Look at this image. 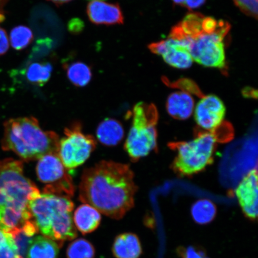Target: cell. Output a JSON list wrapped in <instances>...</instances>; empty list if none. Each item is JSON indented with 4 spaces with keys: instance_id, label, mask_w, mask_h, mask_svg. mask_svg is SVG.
I'll use <instances>...</instances> for the list:
<instances>
[{
    "instance_id": "74e56055",
    "label": "cell",
    "mask_w": 258,
    "mask_h": 258,
    "mask_svg": "<svg viewBox=\"0 0 258 258\" xmlns=\"http://www.w3.org/2000/svg\"><path fill=\"white\" fill-rule=\"evenodd\" d=\"M92 1H93V0H92ZM100 1H101V0H100Z\"/></svg>"
},
{
    "instance_id": "277c9868",
    "label": "cell",
    "mask_w": 258,
    "mask_h": 258,
    "mask_svg": "<svg viewBox=\"0 0 258 258\" xmlns=\"http://www.w3.org/2000/svg\"><path fill=\"white\" fill-rule=\"evenodd\" d=\"M73 209L70 198L51 194L40 193L28 203L32 220L38 231L61 244L77 236Z\"/></svg>"
},
{
    "instance_id": "5bb4252c",
    "label": "cell",
    "mask_w": 258,
    "mask_h": 258,
    "mask_svg": "<svg viewBox=\"0 0 258 258\" xmlns=\"http://www.w3.org/2000/svg\"><path fill=\"white\" fill-rule=\"evenodd\" d=\"M101 216L97 210L88 204L80 205L74 212L73 221L77 230L85 235L92 233L101 223Z\"/></svg>"
},
{
    "instance_id": "9a60e30c",
    "label": "cell",
    "mask_w": 258,
    "mask_h": 258,
    "mask_svg": "<svg viewBox=\"0 0 258 258\" xmlns=\"http://www.w3.org/2000/svg\"><path fill=\"white\" fill-rule=\"evenodd\" d=\"M142 252L141 242L136 234L124 233L115 238L112 253L116 258H139Z\"/></svg>"
},
{
    "instance_id": "d590c367",
    "label": "cell",
    "mask_w": 258,
    "mask_h": 258,
    "mask_svg": "<svg viewBox=\"0 0 258 258\" xmlns=\"http://www.w3.org/2000/svg\"><path fill=\"white\" fill-rule=\"evenodd\" d=\"M47 1L52 2L54 5H56V6H60L63 4H66V3L72 2V0H47Z\"/></svg>"
},
{
    "instance_id": "8992f818",
    "label": "cell",
    "mask_w": 258,
    "mask_h": 258,
    "mask_svg": "<svg viewBox=\"0 0 258 258\" xmlns=\"http://www.w3.org/2000/svg\"><path fill=\"white\" fill-rule=\"evenodd\" d=\"M158 118V111L153 104L140 102L134 106L132 126L124 145L125 150L134 161L157 149Z\"/></svg>"
},
{
    "instance_id": "d6986e66",
    "label": "cell",
    "mask_w": 258,
    "mask_h": 258,
    "mask_svg": "<svg viewBox=\"0 0 258 258\" xmlns=\"http://www.w3.org/2000/svg\"><path fill=\"white\" fill-rule=\"evenodd\" d=\"M62 246L49 238L35 237L29 247L27 258H57Z\"/></svg>"
},
{
    "instance_id": "6da1fadb",
    "label": "cell",
    "mask_w": 258,
    "mask_h": 258,
    "mask_svg": "<svg viewBox=\"0 0 258 258\" xmlns=\"http://www.w3.org/2000/svg\"><path fill=\"white\" fill-rule=\"evenodd\" d=\"M137 191L129 166L101 161L83 171L79 199L107 217L120 219L134 207Z\"/></svg>"
},
{
    "instance_id": "30bf717a",
    "label": "cell",
    "mask_w": 258,
    "mask_h": 258,
    "mask_svg": "<svg viewBox=\"0 0 258 258\" xmlns=\"http://www.w3.org/2000/svg\"><path fill=\"white\" fill-rule=\"evenodd\" d=\"M225 111L224 103L218 97L204 96L195 108L196 123L201 131L215 132L224 123Z\"/></svg>"
},
{
    "instance_id": "4fadbf2b",
    "label": "cell",
    "mask_w": 258,
    "mask_h": 258,
    "mask_svg": "<svg viewBox=\"0 0 258 258\" xmlns=\"http://www.w3.org/2000/svg\"><path fill=\"white\" fill-rule=\"evenodd\" d=\"M166 107L169 114L174 118L186 120L192 114L195 101L188 93L174 92L168 97Z\"/></svg>"
},
{
    "instance_id": "484cf974",
    "label": "cell",
    "mask_w": 258,
    "mask_h": 258,
    "mask_svg": "<svg viewBox=\"0 0 258 258\" xmlns=\"http://www.w3.org/2000/svg\"><path fill=\"white\" fill-rule=\"evenodd\" d=\"M163 81L166 85L172 87L173 88L180 89L182 90V92H185L188 93H192L194 95L201 97L204 96L203 93L202 92L201 89H199L198 85L195 82L188 79H180L173 83L170 82V81L163 77Z\"/></svg>"
},
{
    "instance_id": "7402d4cb",
    "label": "cell",
    "mask_w": 258,
    "mask_h": 258,
    "mask_svg": "<svg viewBox=\"0 0 258 258\" xmlns=\"http://www.w3.org/2000/svg\"><path fill=\"white\" fill-rule=\"evenodd\" d=\"M67 74L68 79L77 87L88 85L92 77L91 68L82 62H75L67 66Z\"/></svg>"
},
{
    "instance_id": "d4e9b609",
    "label": "cell",
    "mask_w": 258,
    "mask_h": 258,
    "mask_svg": "<svg viewBox=\"0 0 258 258\" xmlns=\"http://www.w3.org/2000/svg\"><path fill=\"white\" fill-rule=\"evenodd\" d=\"M10 38L13 48L21 50L27 48L32 43L34 35L30 28L20 25L13 29Z\"/></svg>"
},
{
    "instance_id": "4316f807",
    "label": "cell",
    "mask_w": 258,
    "mask_h": 258,
    "mask_svg": "<svg viewBox=\"0 0 258 258\" xmlns=\"http://www.w3.org/2000/svg\"><path fill=\"white\" fill-rule=\"evenodd\" d=\"M234 2L245 15L257 19V0H234Z\"/></svg>"
},
{
    "instance_id": "5b68a950",
    "label": "cell",
    "mask_w": 258,
    "mask_h": 258,
    "mask_svg": "<svg viewBox=\"0 0 258 258\" xmlns=\"http://www.w3.org/2000/svg\"><path fill=\"white\" fill-rule=\"evenodd\" d=\"M221 139L217 131H200L191 141L171 144L170 148L176 153L172 164L173 170L180 176H190L205 170L213 162Z\"/></svg>"
},
{
    "instance_id": "7a4b0ae2",
    "label": "cell",
    "mask_w": 258,
    "mask_h": 258,
    "mask_svg": "<svg viewBox=\"0 0 258 258\" xmlns=\"http://www.w3.org/2000/svg\"><path fill=\"white\" fill-rule=\"evenodd\" d=\"M40 193L25 176L21 161L0 160V230L9 233L30 220L29 202Z\"/></svg>"
},
{
    "instance_id": "603a6c76",
    "label": "cell",
    "mask_w": 258,
    "mask_h": 258,
    "mask_svg": "<svg viewBox=\"0 0 258 258\" xmlns=\"http://www.w3.org/2000/svg\"><path fill=\"white\" fill-rule=\"evenodd\" d=\"M204 18L205 16L200 13H191L179 25L186 37L195 39L203 34L202 24Z\"/></svg>"
},
{
    "instance_id": "d6a6232c",
    "label": "cell",
    "mask_w": 258,
    "mask_h": 258,
    "mask_svg": "<svg viewBox=\"0 0 258 258\" xmlns=\"http://www.w3.org/2000/svg\"><path fill=\"white\" fill-rule=\"evenodd\" d=\"M243 95L247 98H256L257 96V92L256 90L247 87L243 90Z\"/></svg>"
},
{
    "instance_id": "ffe728a7",
    "label": "cell",
    "mask_w": 258,
    "mask_h": 258,
    "mask_svg": "<svg viewBox=\"0 0 258 258\" xmlns=\"http://www.w3.org/2000/svg\"><path fill=\"white\" fill-rule=\"evenodd\" d=\"M53 67L49 62H35L29 66L25 71V76L32 85L43 86L51 77Z\"/></svg>"
},
{
    "instance_id": "f1b7e54d",
    "label": "cell",
    "mask_w": 258,
    "mask_h": 258,
    "mask_svg": "<svg viewBox=\"0 0 258 258\" xmlns=\"http://www.w3.org/2000/svg\"><path fill=\"white\" fill-rule=\"evenodd\" d=\"M178 253L182 258H208L201 250L193 247L181 248L179 249Z\"/></svg>"
},
{
    "instance_id": "3957f363",
    "label": "cell",
    "mask_w": 258,
    "mask_h": 258,
    "mask_svg": "<svg viewBox=\"0 0 258 258\" xmlns=\"http://www.w3.org/2000/svg\"><path fill=\"white\" fill-rule=\"evenodd\" d=\"M59 137L45 131L33 117L11 119L5 122L2 141L3 150L12 151L22 160H38L47 154H57Z\"/></svg>"
},
{
    "instance_id": "8fae6325",
    "label": "cell",
    "mask_w": 258,
    "mask_h": 258,
    "mask_svg": "<svg viewBox=\"0 0 258 258\" xmlns=\"http://www.w3.org/2000/svg\"><path fill=\"white\" fill-rule=\"evenodd\" d=\"M257 171L253 169L244 177L235 189L242 211L251 221L256 220L257 217Z\"/></svg>"
},
{
    "instance_id": "44dd1931",
    "label": "cell",
    "mask_w": 258,
    "mask_h": 258,
    "mask_svg": "<svg viewBox=\"0 0 258 258\" xmlns=\"http://www.w3.org/2000/svg\"><path fill=\"white\" fill-rule=\"evenodd\" d=\"M217 215V208L214 203L208 199L200 200L191 208L194 221L200 225H206L214 220Z\"/></svg>"
},
{
    "instance_id": "9c48e42d",
    "label": "cell",
    "mask_w": 258,
    "mask_h": 258,
    "mask_svg": "<svg viewBox=\"0 0 258 258\" xmlns=\"http://www.w3.org/2000/svg\"><path fill=\"white\" fill-rule=\"evenodd\" d=\"M38 180L44 184L43 193L71 198L75 192L72 176L68 172L57 154H49L38 160Z\"/></svg>"
},
{
    "instance_id": "52a82bcc",
    "label": "cell",
    "mask_w": 258,
    "mask_h": 258,
    "mask_svg": "<svg viewBox=\"0 0 258 258\" xmlns=\"http://www.w3.org/2000/svg\"><path fill=\"white\" fill-rule=\"evenodd\" d=\"M230 25L219 20L217 31L211 34H202L193 39L188 50L194 60L206 67H226L224 40L229 34Z\"/></svg>"
},
{
    "instance_id": "ac0fdd59",
    "label": "cell",
    "mask_w": 258,
    "mask_h": 258,
    "mask_svg": "<svg viewBox=\"0 0 258 258\" xmlns=\"http://www.w3.org/2000/svg\"><path fill=\"white\" fill-rule=\"evenodd\" d=\"M169 44L162 56L169 66L179 69H188L192 63L189 51L179 42L168 38Z\"/></svg>"
},
{
    "instance_id": "8d00e7d4",
    "label": "cell",
    "mask_w": 258,
    "mask_h": 258,
    "mask_svg": "<svg viewBox=\"0 0 258 258\" xmlns=\"http://www.w3.org/2000/svg\"><path fill=\"white\" fill-rule=\"evenodd\" d=\"M174 4L183 6L185 5L186 0H172Z\"/></svg>"
},
{
    "instance_id": "7c38bea8",
    "label": "cell",
    "mask_w": 258,
    "mask_h": 258,
    "mask_svg": "<svg viewBox=\"0 0 258 258\" xmlns=\"http://www.w3.org/2000/svg\"><path fill=\"white\" fill-rule=\"evenodd\" d=\"M89 20L96 25H112L122 24L124 17L118 4L93 0L87 7Z\"/></svg>"
},
{
    "instance_id": "f546056e",
    "label": "cell",
    "mask_w": 258,
    "mask_h": 258,
    "mask_svg": "<svg viewBox=\"0 0 258 258\" xmlns=\"http://www.w3.org/2000/svg\"><path fill=\"white\" fill-rule=\"evenodd\" d=\"M85 27L83 22L78 18L73 19L69 22L68 28L72 34H79L82 32Z\"/></svg>"
},
{
    "instance_id": "cb8c5ba5",
    "label": "cell",
    "mask_w": 258,
    "mask_h": 258,
    "mask_svg": "<svg viewBox=\"0 0 258 258\" xmlns=\"http://www.w3.org/2000/svg\"><path fill=\"white\" fill-rule=\"evenodd\" d=\"M67 255V258H95V250L89 241L79 238L69 245Z\"/></svg>"
},
{
    "instance_id": "4dcf8cb0",
    "label": "cell",
    "mask_w": 258,
    "mask_h": 258,
    "mask_svg": "<svg viewBox=\"0 0 258 258\" xmlns=\"http://www.w3.org/2000/svg\"><path fill=\"white\" fill-rule=\"evenodd\" d=\"M9 44L7 33L0 28V55L7 52L9 49Z\"/></svg>"
},
{
    "instance_id": "e575fe53",
    "label": "cell",
    "mask_w": 258,
    "mask_h": 258,
    "mask_svg": "<svg viewBox=\"0 0 258 258\" xmlns=\"http://www.w3.org/2000/svg\"><path fill=\"white\" fill-rule=\"evenodd\" d=\"M8 0H0V23L5 20V16L3 13V6H5Z\"/></svg>"
},
{
    "instance_id": "836d02e7",
    "label": "cell",
    "mask_w": 258,
    "mask_h": 258,
    "mask_svg": "<svg viewBox=\"0 0 258 258\" xmlns=\"http://www.w3.org/2000/svg\"><path fill=\"white\" fill-rule=\"evenodd\" d=\"M10 238V234L5 231L0 230V246L6 243Z\"/></svg>"
},
{
    "instance_id": "83f0119b",
    "label": "cell",
    "mask_w": 258,
    "mask_h": 258,
    "mask_svg": "<svg viewBox=\"0 0 258 258\" xmlns=\"http://www.w3.org/2000/svg\"><path fill=\"white\" fill-rule=\"evenodd\" d=\"M0 258H21L18 255L11 235L9 240L0 246Z\"/></svg>"
},
{
    "instance_id": "2e32d148",
    "label": "cell",
    "mask_w": 258,
    "mask_h": 258,
    "mask_svg": "<svg viewBox=\"0 0 258 258\" xmlns=\"http://www.w3.org/2000/svg\"><path fill=\"white\" fill-rule=\"evenodd\" d=\"M38 232L37 226L32 219L21 228L9 232L19 257L27 258L28 250L33 240L34 235Z\"/></svg>"
},
{
    "instance_id": "ba28073f",
    "label": "cell",
    "mask_w": 258,
    "mask_h": 258,
    "mask_svg": "<svg viewBox=\"0 0 258 258\" xmlns=\"http://www.w3.org/2000/svg\"><path fill=\"white\" fill-rule=\"evenodd\" d=\"M59 140L57 155L67 170L78 167L88 160L96 147L95 138L83 133L82 125L76 122L64 129Z\"/></svg>"
},
{
    "instance_id": "1f68e13d",
    "label": "cell",
    "mask_w": 258,
    "mask_h": 258,
    "mask_svg": "<svg viewBox=\"0 0 258 258\" xmlns=\"http://www.w3.org/2000/svg\"><path fill=\"white\" fill-rule=\"evenodd\" d=\"M206 0H186L184 6L185 8L192 11L193 9H198L205 4Z\"/></svg>"
},
{
    "instance_id": "e0dca14e",
    "label": "cell",
    "mask_w": 258,
    "mask_h": 258,
    "mask_svg": "<svg viewBox=\"0 0 258 258\" xmlns=\"http://www.w3.org/2000/svg\"><path fill=\"white\" fill-rule=\"evenodd\" d=\"M124 135V128L121 124L114 119H105L97 128V138L100 143L106 146L117 145L123 139Z\"/></svg>"
}]
</instances>
